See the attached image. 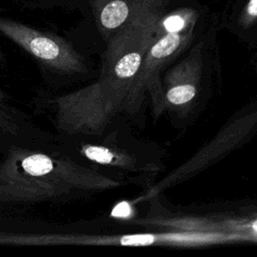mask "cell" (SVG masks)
I'll return each mask as SVG.
<instances>
[{"instance_id": "6da1fadb", "label": "cell", "mask_w": 257, "mask_h": 257, "mask_svg": "<svg viewBox=\"0 0 257 257\" xmlns=\"http://www.w3.org/2000/svg\"><path fill=\"white\" fill-rule=\"evenodd\" d=\"M99 186L98 177L65 156L12 146L0 164V203L67 202Z\"/></svg>"}, {"instance_id": "7a4b0ae2", "label": "cell", "mask_w": 257, "mask_h": 257, "mask_svg": "<svg viewBox=\"0 0 257 257\" xmlns=\"http://www.w3.org/2000/svg\"><path fill=\"white\" fill-rule=\"evenodd\" d=\"M0 33L31 54L46 69L69 75L84 68L82 57L65 39L0 16Z\"/></svg>"}, {"instance_id": "30bf717a", "label": "cell", "mask_w": 257, "mask_h": 257, "mask_svg": "<svg viewBox=\"0 0 257 257\" xmlns=\"http://www.w3.org/2000/svg\"><path fill=\"white\" fill-rule=\"evenodd\" d=\"M253 229H254V230L257 232V220H256V221L253 223Z\"/></svg>"}, {"instance_id": "3957f363", "label": "cell", "mask_w": 257, "mask_h": 257, "mask_svg": "<svg viewBox=\"0 0 257 257\" xmlns=\"http://www.w3.org/2000/svg\"><path fill=\"white\" fill-rule=\"evenodd\" d=\"M174 0H88L96 23L104 33L122 27L150 14L164 12Z\"/></svg>"}, {"instance_id": "5b68a950", "label": "cell", "mask_w": 257, "mask_h": 257, "mask_svg": "<svg viewBox=\"0 0 257 257\" xmlns=\"http://www.w3.org/2000/svg\"><path fill=\"white\" fill-rule=\"evenodd\" d=\"M224 18L238 28H256L257 0H227L224 6Z\"/></svg>"}, {"instance_id": "52a82bcc", "label": "cell", "mask_w": 257, "mask_h": 257, "mask_svg": "<svg viewBox=\"0 0 257 257\" xmlns=\"http://www.w3.org/2000/svg\"><path fill=\"white\" fill-rule=\"evenodd\" d=\"M196 93V89L193 85L183 84L171 88L167 93V98L174 104H183L191 100Z\"/></svg>"}, {"instance_id": "277c9868", "label": "cell", "mask_w": 257, "mask_h": 257, "mask_svg": "<svg viewBox=\"0 0 257 257\" xmlns=\"http://www.w3.org/2000/svg\"><path fill=\"white\" fill-rule=\"evenodd\" d=\"M32 128L21 111L8 100L7 94L0 89V140H21L31 138Z\"/></svg>"}, {"instance_id": "8992f818", "label": "cell", "mask_w": 257, "mask_h": 257, "mask_svg": "<svg viewBox=\"0 0 257 257\" xmlns=\"http://www.w3.org/2000/svg\"><path fill=\"white\" fill-rule=\"evenodd\" d=\"M81 152L87 159L99 164H110L114 160L113 154L108 149L100 146H84Z\"/></svg>"}, {"instance_id": "ba28073f", "label": "cell", "mask_w": 257, "mask_h": 257, "mask_svg": "<svg viewBox=\"0 0 257 257\" xmlns=\"http://www.w3.org/2000/svg\"><path fill=\"white\" fill-rule=\"evenodd\" d=\"M154 242V236L149 234L144 235H130L124 236L120 239L121 245H130V246H140V245H149Z\"/></svg>"}, {"instance_id": "9c48e42d", "label": "cell", "mask_w": 257, "mask_h": 257, "mask_svg": "<svg viewBox=\"0 0 257 257\" xmlns=\"http://www.w3.org/2000/svg\"><path fill=\"white\" fill-rule=\"evenodd\" d=\"M111 215L118 218H126L131 215V207L126 202H120L114 207Z\"/></svg>"}]
</instances>
